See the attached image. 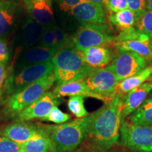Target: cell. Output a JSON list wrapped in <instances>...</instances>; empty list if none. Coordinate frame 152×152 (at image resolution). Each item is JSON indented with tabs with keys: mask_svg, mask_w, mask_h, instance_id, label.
<instances>
[{
	"mask_svg": "<svg viewBox=\"0 0 152 152\" xmlns=\"http://www.w3.org/2000/svg\"><path fill=\"white\" fill-rule=\"evenodd\" d=\"M124 96L115 95L100 108L87 133L89 147L106 151L118 142Z\"/></svg>",
	"mask_w": 152,
	"mask_h": 152,
	"instance_id": "obj_1",
	"label": "cell"
},
{
	"mask_svg": "<svg viewBox=\"0 0 152 152\" xmlns=\"http://www.w3.org/2000/svg\"><path fill=\"white\" fill-rule=\"evenodd\" d=\"M99 109L87 116L55 125H42L55 152L75 151L86 140L91 123L100 112Z\"/></svg>",
	"mask_w": 152,
	"mask_h": 152,
	"instance_id": "obj_2",
	"label": "cell"
},
{
	"mask_svg": "<svg viewBox=\"0 0 152 152\" xmlns=\"http://www.w3.org/2000/svg\"><path fill=\"white\" fill-rule=\"evenodd\" d=\"M51 61L57 85L85 80L94 68L85 64L78 51L71 47L59 49Z\"/></svg>",
	"mask_w": 152,
	"mask_h": 152,
	"instance_id": "obj_3",
	"label": "cell"
},
{
	"mask_svg": "<svg viewBox=\"0 0 152 152\" xmlns=\"http://www.w3.org/2000/svg\"><path fill=\"white\" fill-rule=\"evenodd\" d=\"M53 71L54 66L52 61H48L24 68L19 71L11 72L7 75L4 85V90L10 96L20 92Z\"/></svg>",
	"mask_w": 152,
	"mask_h": 152,
	"instance_id": "obj_4",
	"label": "cell"
},
{
	"mask_svg": "<svg viewBox=\"0 0 152 152\" xmlns=\"http://www.w3.org/2000/svg\"><path fill=\"white\" fill-rule=\"evenodd\" d=\"M54 83L55 77L53 71L20 92L11 95L7 101V111L13 114L20 113L48 92Z\"/></svg>",
	"mask_w": 152,
	"mask_h": 152,
	"instance_id": "obj_5",
	"label": "cell"
},
{
	"mask_svg": "<svg viewBox=\"0 0 152 152\" xmlns=\"http://www.w3.org/2000/svg\"><path fill=\"white\" fill-rule=\"evenodd\" d=\"M115 36L106 24L82 23L72 37L71 45L78 52L92 47L115 43Z\"/></svg>",
	"mask_w": 152,
	"mask_h": 152,
	"instance_id": "obj_6",
	"label": "cell"
},
{
	"mask_svg": "<svg viewBox=\"0 0 152 152\" xmlns=\"http://www.w3.org/2000/svg\"><path fill=\"white\" fill-rule=\"evenodd\" d=\"M119 144L140 152H152V125H139L122 120Z\"/></svg>",
	"mask_w": 152,
	"mask_h": 152,
	"instance_id": "obj_7",
	"label": "cell"
},
{
	"mask_svg": "<svg viewBox=\"0 0 152 152\" xmlns=\"http://www.w3.org/2000/svg\"><path fill=\"white\" fill-rule=\"evenodd\" d=\"M147 67V61L136 53L119 51L106 68L115 74L119 81L141 72Z\"/></svg>",
	"mask_w": 152,
	"mask_h": 152,
	"instance_id": "obj_8",
	"label": "cell"
},
{
	"mask_svg": "<svg viewBox=\"0 0 152 152\" xmlns=\"http://www.w3.org/2000/svg\"><path fill=\"white\" fill-rule=\"evenodd\" d=\"M85 80L93 92L106 98L115 96V88L120 82L115 74L106 68H94Z\"/></svg>",
	"mask_w": 152,
	"mask_h": 152,
	"instance_id": "obj_9",
	"label": "cell"
},
{
	"mask_svg": "<svg viewBox=\"0 0 152 152\" xmlns=\"http://www.w3.org/2000/svg\"><path fill=\"white\" fill-rule=\"evenodd\" d=\"M61 102L60 98L55 96L52 92L48 91L39 99L17 114V118L22 122L35 119L42 120L48 115L53 108L58 106Z\"/></svg>",
	"mask_w": 152,
	"mask_h": 152,
	"instance_id": "obj_10",
	"label": "cell"
},
{
	"mask_svg": "<svg viewBox=\"0 0 152 152\" xmlns=\"http://www.w3.org/2000/svg\"><path fill=\"white\" fill-rule=\"evenodd\" d=\"M0 133L20 144L47 134L42 125H35L22 121L7 125Z\"/></svg>",
	"mask_w": 152,
	"mask_h": 152,
	"instance_id": "obj_11",
	"label": "cell"
},
{
	"mask_svg": "<svg viewBox=\"0 0 152 152\" xmlns=\"http://www.w3.org/2000/svg\"><path fill=\"white\" fill-rule=\"evenodd\" d=\"M117 53L118 50L115 49L114 43L104 44L79 52L83 61L94 68H103L109 65Z\"/></svg>",
	"mask_w": 152,
	"mask_h": 152,
	"instance_id": "obj_12",
	"label": "cell"
},
{
	"mask_svg": "<svg viewBox=\"0 0 152 152\" xmlns=\"http://www.w3.org/2000/svg\"><path fill=\"white\" fill-rule=\"evenodd\" d=\"M22 10L14 1L0 0V38L7 39L14 32Z\"/></svg>",
	"mask_w": 152,
	"mask_h": 152,
	"instance_id": "obj_13",
	"label": "cell"
},
{
	"mask_svg": "<svg viewBox=\"0 0 152 152\" xmlns=\"http://www.w3.org/2000/svg\"><path fill=\"white\" fill-rule=\"evenodd\" d=\"M58 51L56 48H49L39 45L26 49L17 58L14 70L11 72L19 71L28 66L51 61Z\"/></svg>",
	"mask_w": 152,
	"mask_h": 152,
	"instance_id": "obj_14",
	"label": "cell"
},
{
	"mask_svg": "<svg viewBox=\"0 0 152 152\" xmlns=\"http://www.w3.org/2000/svg\"><path fill=\"white\" fill-rule=\"evenodd\" d=\"M71 14L83 23L106 24L107 21L104 6L87 0L76 5Z\"/></svg>",
	"mask_w": 152,
	"mask_h": 152,
	"instance_id": "obj_15",
	"label": "cell"
},
{
	"mask_svg": "<svg viewBox=\"0 0 152 152\" xmlns=\"http://www.w3.org/2000/svg\"><path fill=\"white\" fill-rule=\"evenodd\" d=\"M45 28L33 19H26L23 22L17 33L15 44L23 49L35 47L36 44L40 42Z\"/></svg>",
	"mask_w": 152,
	"mask_h": 152,
	"instance_id": "obj_16",
	"label": "cell"
},
{
	"mask_svg": "<svg viewBox=\"0 0 152 152\" xmlns=\"http://www.w3.org/2000/svg\"><path fill=\"white\" fill-rule=\"evenodd\" d=\"M30 18L45 27L55 26L52 0H24Z\"/></svg>",
	"mask_w": 152,
	"mask_h": 152,
	"instance_id": "obj_17",
	"label": "cell"
},
{
	"mask_svg": "<svg viewBox=\"0 0 152 152\" xmlns=\"http://www.w3.org/2000/svg\"><path fill=\"white\" fill-rule=\"evenodd\" d=\"M52 92L58 98L63 97V96H83L85 97L87 96V97L96 99L103 101L104 102H107L112 99V98L104 97L93 92L87 86L85 80L69 82V83L56 85Z\"/></svg>",
	"mask_w": 152,
	"mask_h": 152,
	"instance_id": "obj_18",
	"label": "cell"
},
{
	"mask_svg": "<svg viewBox=\"0 0 152 152\" xmlns=\"http://www.w3.org/2000/svg\"><path fill=\"white\" fill-rule=\"evenodd\" d=\"M151 90L152 83L149 80L125 95L123 102L122 120L126 119V118L142 105L147 99V96L151 92Z\"/></svg>",
	"mask_w": 152,
	"mask_h": 152,
	"instance_id": "obj_19",
	"label": "cell"
},
{
	"mask_svg": "<svg viewBox=\"0 0 152 152\" xmlns=\"http://www.w3.org/2000/svg\"><path fill=\"white\" fill-rule=\"evenodd\" d=\"M152 77V65L147 66L136 75L120 81L115 88V95L125 96L130 91L149 81Z\"/></svg>",
	"mask_w": 152,
	"mask_h": 152,
	"instance_id": "obj_20",
	"label": "cell"
},
{
	"mask_svg": "<svg viewBox=\"0 0 152 152\" xmlns=\"http://www.w3.org/2000/svg\"><path fill=\"white\" fill-rule=\"evenodd\" d=\"M115 49L119 51H129L136 53L140 56L143 57L146 61H152V50L149 46V42L130 40L114 43Z\"/></svg>",
	"mask_w": 152,
	"mask_h": 152,
	"instance_id": "obj_21",
	"label": "cell"
},
{
	"mask_svg": "<svg viewBox=\"0 0 152 152\" xmlns=\"http://www.w3.org/2000/svg\"><path fill=\"white\" fill-rule=\"evenodd\" d=\"M128 117V121L133 124L152 125V98L147 99Z\"/></svg>",
	"mask_w": 152,
	"mask_h": 152,
	"instance_id": "obj_22",
	"label": "cell"
},
{
	"mask_svg": "<svg viewBox=\"0 0 152 152\" xmlns=\"http://www.w3.org/2000/svg\"><path fill=\"white\" fill-rule=\"evenodd\" d=\"M109 20L120 31L133 28L136 23L135 16L129 9L116 13H111Z\"/></svg>",
	"mask_w": 152,
	"mask_h": 152,
	"instance_id": "obj_23",
	"label": "cell"
},
{
	"mask_svg": "<svg viewBox=\"0 0 152 152\" xmlns=\"http://www.w3.org/2000/svg\"><path fill=\"white\" fill-rule=\"evenodd\" d=\"M20 152H55L50 139L45 134L21 144Z\"/></svg>",
	"mask_w": 152,
	"mask_h": 152,
	"instance_id": "obj_24",
	"label": "cell"
},
{
	"mask_svg": "<svg viewBox=\"0 0 152 152\" xmlns=\"http://www.w3.org/2000/svg\"><path fill=\"white\" fill-rule=\"evenodd\" d=\"M115 42L130 40H138L145 42H149V41L150 40L148 36L142 33L135 27L129 28V29L125 30H122V31L120 32L118 35L115 36Z\"/></svg>",
	"mask_w": 152,
	"mask_h": 152,
	"instance_id": "obj_25",
	"label": "cell"
},
{
	"mask_svg": "<svg viewBox=\"0 0 152 152\" xmlns=\"http://www.w3.org/2000/svg\"><path fill=\"white\" fill-rule=\"evenodd\" d=\"M84 99L85 96H70L68 99V109L77 118L85 117L89 115V113L85 107Z\"/></svg>",
	"mask_w": 152,
	"mask_h": 152,
	"instance_id": "obj_26",
	"label": "cell"
},
{
	"mask_svg": "<svg viewBox=\"0 0 152 152\" xmlns=\"http://www.w3.org/2000/svg\"><path fill=\"white\" fill-rule=\"evenodd\" d=\"M136 28L140 30L142 33L149 37V39L152 38V11H145L143 15L136 20Z\"/></svg>",
	"mask_w": 152,
	"mask_h": 152,
	"instance_id": "obj_27",
	"label": "cell"
},
{
	"mask_svg": "<svg viewBox=\"0 0 152 152\" xmlns=\"http://www.w3.org/2000/svg\"><path fill=\"white\" fill-rule=\"evenodd\" d=\"M71 115L69 114L64 113L61 110L58 108V106H55L53 108L50 113L48 114L47 117L43 118L42 121H49L56 124L60 125L62 123H65L71 119Z\"/></svg>",
	"mask_w": 152,
	"mask_h": 152,
	"instance_id": "obj_28",
	"label": "cell"
},
{
	"mask_svg": "<svg viewBox=\"0 0 152 152\" xmlns=\"http://www.w3.org/2000/svg\"><path fill=\"white\" fill-rule=\"evenodd\" d=\"M21 144L16 143L0 133V152H20Z\"/></svg>",
	"mask_w": 152,
	"mask_h": 152,
	"instance_id": "obj_29",
	"label": "cell"
},
{
	"mask_svg": "<svg viewBox=\"0 0 152 152\" xmlns=\"http://www.w3.org/2000/svg\"><path fill=\"white\" fill-rule=\"evenodd\" d=\"M127 2L128 9L134 14L136 20L140 18L147 10L146 0H127Z\"/></svg>",
	"mask_w": 152,
	"mask_h": 152,
	"instance_id": "obj_30",
	"label": "cell"
},
{
	"mask_svg": "<svg viewBox=\"0 0 152 152\" xmlns=\"http://www.w3.org/2000/svg\"><path fill=\"white\" fill-rule=\"evenodd\" d=\"M54 33L55 42H56V47L59 50L63 47L67 45L68 42V35L65 32L58 26L55 25L53 27H51Z\"/></svg>",
	"mask_w": 152,
	"mask_h": 152,
	"instance_id": "obj_31",
	"label": "cell"
},
{
	"mask_svg": "<svg viewBox=\"0 0 152 152\" xmlns=\"http://www.w3.org/2000/svg\"><path fill=\"white\" fill-rule=\"evenodd\" d=\"M39 46L57 49L56 47V42H55L54 33H53L52 29L51 27L45 28L43 35L42 36L40 42H39Z\"/></svg>",
	"mask_w": 152,
	"mask_h": 152,
	"instance_id": "obj_32",
	"label": "cell"
},
{
	"mask_svg": "<svg viewBox=\"0 0 152 152\" xmlns=\"http://www.w3.org/2000/svg\"><path fill=\"white\" fill-rule=\"evenodd\" d=\"M106 7L110 13H116L128 9L127 0H108Z\"/></svg>",
	"mask_w": 152,
	"mask_h": 152,
	"instance_id": "obj_33",
	"label": "cell"
},
{
	"mask_svg": "<svg viewBox=\"0 0 152 152\" xmlns=\"http://www.w3.org/2000/svg\"><path fill=\"white\" fill-rule=\"evenodd\" d=\"M85 0H57L60 9L66 12L71 13L73 8Z\"/></svg>",
	"mask_w": 152,
	"mask_h": 152,
	"instance_id": "obj_34",
	"label": "cell"
},
{
	"mask_svg": "<svg viewBox=\"0 0 152 152\" xmlns=\"http://www.w3.org/2000/svg\"><path fill=\"white\" fill-rule=\"evenodd\" d=\"M10 52L4 39L0 38V63L7 64L9 60Z\"/></svg>",
	"mask_w": 152,
	"mask_h": 152,
	"instance_id": "obj_35",
	"label": "cell"
},
{
	"mask_svg": "<svg viewBox=\"0 0 152 152\" xmlns=\"http://www.w3.org/2000/svg\"><path fill=\"white\" fill-rule=\"evenodd\" d=\"M7 77V71L6 70V64L0 63V96L2 93L5 80Z\"/></svg>",
	"mask_w": 152,
	"mask_h": 152,
	"instance_id": "obj_36",
	"label": "cell"
},
{
	"mask_svg": "<svg viewBox=\"0 0 152 152\" xmlns=\"http://www.w3.org/2000/svg\"><path fill=\"white\" fill-rule=\"evenodd\" d=\"M78 152H118L116 150H106V151H104V150H98L96 149H93V148L89 147L87 149L85 150H80Z\"/></svg>",
	"mask_w": 152,
	"mask_h": 152,
	"instance_id": "obj_37",
	"label": "cell"
},
{
	"mask_svg": "<svg viewBox=\"0 0 152 152\" xmlns=\"http://www.w3.org/2000/svg\"><path fill=\"white\" fill-rule=\"evenodd\" d=\"M87 1H91V2H93V3L99 4H101L102 6H105L106 7L108 0H87Z\"/></svg>",
	"mask_w": 152,
	"mask_h": 152,
	"instance_id": "obj_38",
	"label": "cell"
},
{
	"mask_svg": "<svg viewBox=\"0 0 152 152\" xmlns=\"http://www.w3.org/2000/svg\"><path fill=\"white\" fill-rule=\"evenodd\" d=\"M146 7L147 9L152 11V0H146Z\"/></svg>",
	"mask_w": 152,
	"mask_h": 152,
	"instance_id": "obj_39",
	"label": "cell"
},
{
	"mask_svg": "<svg viewBox=\"0 0 152 152\" xmlns=\"http://www.w3.org/2000/svg\"><path fill=\"white\" fill-rule=\"evenodd\" d=\"M149 46L150 47V49L152 50V38L151 39H150V40L149 41Z\"/></svg>",
	"mask_w": 152,
	"mask_h": 152,
	"instance_id": "obj_40",
	"label": "cell"
},
{
	"mask_svg": "<svg viewBox=\"0 0 152 152\" xmlns=\"http://www.w3.org/2000/svg\"><path fill=\"white\" fill-rule=\"evenodd\" d=\"M150 80H151V83H152V77H151V79H150ZM151 92H152V90H151ZM151 98H152V92H151Z\"/></svg>",
	"mask_w": 152,
	"mask_h": 152,
	"instance_id": "obj_41",
	"label": "cell"
},
{
	"mask_svg": "<svg viewBox=\"0 0 152 152\" xmlns=\"http://www.w3.org/2000/svg\"><path fill=\"white\" fill-rule=\"evenodd\" d=\"M7 1H17V0H7Z\"/></svg>",
	"mask_w": 152,
	"mask_h": 152,
	"instance_id": "obj_42",
	"label": "cell"
}]
</instances>
